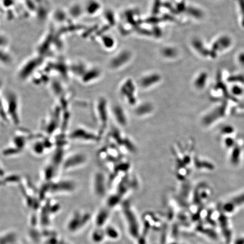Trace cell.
Returning <instances> with one entry per match:
<instances>
[{
    "instance_id": "obj_1",
    "label": "cell",
    "mask_w": 244,
    "mask_h": 244,
    "mask_svg": "<svg viewBox=\"0 0 244 244\" xmlns=\"http://www.w3.org/2000/svg\"><path fill=\"white\" fill-rule=\"evenodd\" d=\"M109 144L114 146L124 154H135L137 148L132 139L125 135L118 127H112L108 132Z\"/></svg>"
},
{
    "instance_id": "obj_2",
    "label": "cell",
    "mask_w": 244,
    "mask_h": 244,
    "mask_svg": "<svg viewBox=\"0 0 244 244\" xmlns=\"http://www.w3.org/2000/svg\"><path fill=\"white\" fill-rule=\"evenodd\" d=\"M95 121L98 125V133L102 136L108 129V123L111 112L106 102L104 100H100L97 102L94 109Z\"/></svg>"
},
{
    "instance_id": "obj_3",
    "label": "cell",
    "mask_w": 244,
    "mask_h": 244,
    "mask_svg": "<svg viewBox=\"0 0 244 244\" xmlns=\"http://www.w3.org/2000/svg\"><path fill=\"white\" fill-rule=\"evenodd\" d=\"M87 161L88 158L84 153H72L63 160L62 169L64 171H68L80 168L82 166H84Z\"/></svg>"
},
{
    "instance_id": "obj_4",
    "label": "cell",
    "mask_w": 244,
    "mask_h": 244,
    "mask_svg": "<svg viewBox=\"0 0 244 244\" xmlns=\"http://www.w3.org/2000/svg\"><path fill=\"white\" fill-rule=\"evenodd\" d=\"M92 188L98 196H104L108 188V178L101 171H96L92 177Z\"/></svg>"
},
{
    "instance_id": "obj_5",
    "label": "cell",
    "mask_w": 244,
    "mask_h": 244,
    "mask_svg": "<svg viewBox=\"0 0 244 244\" xmlns=\"http://www.w3.org/2000/svg\"><path fill=\"white\" fill-rule=\"evenodd\" d=\"M70 137L72 139H77L78 141L88 143L98 142L102 137L98 133H95L84 128H78L75 129L70 134Z\"/></svg>"
},
{
    "instance_id": "obj_6",
    "label": "cell",
    "mask_w": 244,
    "mask_h": 244,
    "mask_svg": "<svg viewBox=\"0 0 244 244\" xmlns=\"http://www.w3.org/2000/svg\"><path fill=\"white\" fill-rule=\"evenodd\" d=\"M110 112L111 116L116 124V127L119 128H123L128 125V116L125 110L122 107L119 105H115L112 108Z\"/></svg>"
},
{
    "instance_id": "obj_7",
    "label": "cell",
    "mask_w": 244,
    "mask_h": 244,
    "mask_svg": "<svg viewBox=\"0 0 244 244\" xmlns=\"http://www.w3.org/2000/svg\"><path fill=\"white\" fill-rule=\"evenodd\" d=\"M154 107L150 104H144L135 109V115L140 118H145L152 115Z\"/></svg>"
},
{
    "instance_id": "obj_8",
    "label": "cell",
    "mask_w": 244,
    "mask_h": 244,
    "mask_svg": "<svg viewBox=\"0 0 244 244\" xmlns=\"http://www.w3.org/2000/svg\"><path fill=\"white\" fill-rule=\"evenodd\" d=\"M220 222V226L222 227L224 236L226 238V239L227 240V241H229L231 238V232H230V229L228 228L227 218L226 217H224L223 215H222L220 217V222Z\"/></svg>"
},
{
    "instance_id": "obj_9",
    "label": "cell",
    "mask_w": 244,
    "mask_h": 244,
    "mask_svg": "<svg viewBox=\"0 0 244 244\" xmlns=\"http://www.w3.org/2000/svg\"><path fill=\"white\" fill-rule=\"evenodd\" d=\"M235 244H244V238H241L240 239H238L236 242Z\"/></svg>"
}]
</instances>
